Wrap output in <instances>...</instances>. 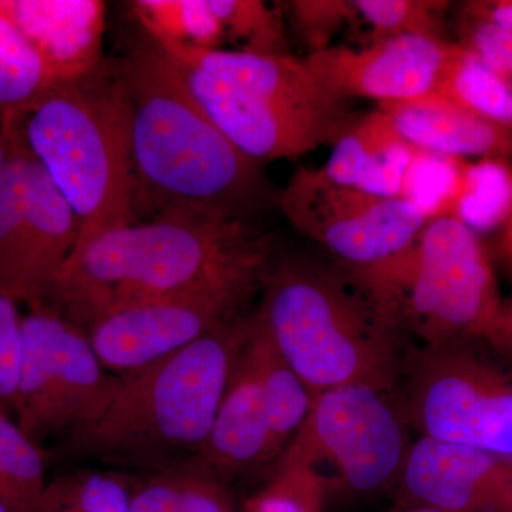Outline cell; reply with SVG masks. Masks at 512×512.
I'll use <instances>...</instances> for the list:
<instances>
[{"instance_id":"7","label":"cell","mask_w":512,"mask_h":512,"mask_svg":"<svg viewBox=\"0 0 512 512\" xmlns=\"http://www.w3.org/2000/svg\"><path fill=\"white\" fill-rule=\"evenodd\" d=\"M478 342L414 350L404 360L402 413L420 437L512 458V370Z\"/></svg>"},{"instance_id":"39","label":"cell","mask_w":512,"mask_h":512,"mask_svg":"<svg viewBox=\"0 0 512 512\" xmlns=\"http://www.w3.org/2000/svg\"><path fill=\"white\" fill-rule=\"evenodd\" d=\"M501 245H503L505 255H507L512 262V211L510 217H508L507 222L504 224V234Z\"/></svg>"},{"instance_id":"32","label":"cell","mask_w":512,"mask_h":512,"mask_svg":"<svg viewBox=\"0 0 512 512\" xmlns=\"http://www.w3.org/2000/svg\"><path fill=\"white\" fill-rule=\"evenodd\" d=\"M225 29L227 40L244 52L289 55L285 29L278 15L259 0H208Z\"/></svg>"},{"instance_id":"6","label":"cell","mask_w":512,"mask_h":512,"mask_svg":"<svg viewBox=\"0 0 512 512\" xmlns=\"http://www.w3.org/2000/svg\"><path fill=\"white\" fill-rule=\"evenodd\" d=\"M357 279L423 346L483 340L503 303L477 232L451 217L427 222L406 254Z\"/></svg>"},{"instance_id":"20","label":"cell","mask_w":512,"mask_h":512,"mask_svg":"<svg viewBox=\"0 0 512 512\" xmlns=\"http://www.w3.org/2000/svg\"><path fill=\"white\" fill-rule=\"evenodd\" d=\"M416 151L397 133L387 114L377 109L349 124L320 170L333 183L382 197H400Z\"/></svg>"},{"instance_id":"13","label":"cell","mask_w":512,"mask_h":512,"mask_svg":"<svg viewBox=\"0 0 512 512\" xmlns=\"http://www.w3.org/2000/svg\"><path fill=\"white\" fill-rule=\"evenodd\" d=\"M454 47L434 37H384L362 49L329 46L303 60L333 99L359 97L383 106L436 93Z\"/></svg>"},{"instance_id":"9","label":"cell","mask_w":512,"mask_h":512,"mask_svg":"<svg viewBox=\"0 0 512 512\" xmlns=\"http://www.w3.org/2000/svg\"><path fill=\"white\" fill-rule=\"evenodd\" d=\"M120 375L101 365L89 336L40 303L22 319L16 423L30 440L76 433L104 412Z\"/></svg>"},{"instance_id":"36","label":"cell","mask_w":512,"mask_h":512,"mask_svg":"<svg viewBox=\"0 0 512 512\" xmlns=\"http://www.w3.org/2000/svg\"><path fill=\"white\" fill-rule=\"evenodd\" d=\"M458 46L512 84V30L460 15Z\"/></svg>"},{"instance_id":"1","label":"cell","mask_w":512,"mask_h":512,"mask_svg":"<svg viewBox=\"0 0 512 512\" xmlns=\"http://www.w3.org/2000/svg\"><path fill=\"white\" fill-rule=\"evenodd\" d=\"M269 245L242 218L163 212L74 251L43 302L84 332L114 309L264 278Z\"/></svg>"},{"instance_id":"35","label":"cell","mask_w":512,"mask_h":512,"mask_svg":"<svg viewBox=\"0 0 512 512\" xmlns=\"http://www.w3.org/2000/svg\"><path fill=\"white\" fill-rule=\"evenodd\" d=\"M19 302L0 292V412L12 416L18 392L22 356V319Z\"/></svg>"},{"instance_id":"34","label":"cell","mask_w":512,"mask_h":512,"mask_svg":"<svg viewBox=\"0 0 512 512\" xmlns=\"http://www.w3.org/2000/svg\"><path fill=\"white\" fill-rule=\"evenodd\" d=\"M292 19L311 53L328 49L329 40L346 22L356 18L353 0H296L289 3Z\"/></svg>"},{"instance_id":"3","label":"cell","mask_w":512,"mask_h":512,"mask_svg":"<svg viewBox=\"0 0 512 512\" xmlns=\"http://www.w3.org/2000/svg\"><path fill=\"white\" fill-rule=\"evenodd\" d=\"M258 315L312 396L345 386L389 394L404 359L399 328L345 269L305 258L269 264Z\"/></svg>"},{"instance_id":"27","label":"cell","mask_w":512,"mask_h":512,"mask_svg":"<svg viewBox=\"0 0 512 512\" xmlns=\"http://www.w3.org/2000/svg\"><path fill=\"white\" fill-rule=\"evenodd\" d=\"M46 485V460L39 444L0 412V501L10 512H36Z\"/></svg>"},{"instance_id":"15","label":"cell","mask_w":512,"mask_h":512,"mask_svg":"<svg viewBox=\"0 0 512 512\" xmlns=\"http://www.w3.org/2000/svg\"><path fill=\"white\" fill-rule=\"evenodd\" d=\"M106 12L100 0H0V13L36 47L55 83L92 76L104 66Z\"/></svg>"},{"instance_id":"12","label":"cell","mask_w":512,"mask_h":512,"mask_svg":"<svg viewBox=\"0 0 512 512\" xmlns=\"http://www.w3.org/2000/svg\"><path fill=\"white\" fill-rule=\"evenodd\" d=\"M171 60L208 119L256 164L305 156L323 144H333L356 119L350 114L322 116L281 106L190 64Z\"/></svg>"},{"instance_id":"16","label":"cell","mask_w":512,"mask_h":512,"mask_svg":"<svg viewBox=\"0 0 512 512\" xmlns=\"http://www.w3.org/2000/svg\"><path fill=\"white\" fill-rule=\"evenodd\" d=\"M154 43L171 59L204 70L261 99L322 116L349 114L346 101L329 96L306 66L305 60L298 57Z\"/></svg>"},{"instance_id":"41","label":"cell","mask_w":512,"mask_h":512,"mask_svg":"<svg viewBox=\"0 0 512 512\" xmlns=\"http://www.w3.org/2000/svg\"><path fill=\"white\" fill-rule=\"evenodd\" d=\"M0 512H10L8 510V507H6V505L3 504L2 501H0Z\"/></svg>"},{"instance_id":"21","label":"cell","mask_w":512,"mask_h":512,"mask_svg":"<svg viewBox=\"0 0 512 512\" xmlns=\"http://www.w3.org/2000/svg\"><path fill=\"white\" fill-rule=\"evenodd\" d=\"M249 339L254 346L264 390L268 423L269 461L281 456L311 410L313 396L295 370L276 349L258 312L249 316Z\"/></svg>"},{"instance_id":"8","label":"cell","mask_w":512,"mask_h":512,"mask_svg":"<svg viewBox=\"0 0 512 512\" xmlns=\"http://www.w3.org/2000/svg\"><path fill=\"white\" fill-rule=\"evenodd\" d=\"M410 446L407 421L386 393L336 387L313 396L279 463L315 468L330 491L372 495L397 484Z\"/></svg>"},{"instance_id":"11","label":"cell","mask_w":512,"mask_h":512,"mask_svg":"<svg viewBox=\"0 0 512 512\" xmlns=\"http://www.w3.org/2000/svg\"><path fill=\"white\" fill-rule=\"evenodd\" d=\"M264 278L123 306L94 320L86 333L101 365L114 375H127L242 316V308Z\"/></svg>"},{"instance_id":"10","label":"cell","mask_w":512,"mask_h":512,"mask_svg":"<svg viewBox=\"0 0 512 512\" xmlns=\"http://www.w3.org/2000/svg\"><path fill=\"white\" fill-rule=\"evenodd\" d=\"M286 220L353 275L375 272L406 254L429 218L402 197H382L299 168L278 195Z\"/></svg>"},{"instance_id":"24","label":"cell","mask_w":512,"mask_h":512,"mask_svg":"<svg viewBox=\"0 0 512 512\" xmlns=\"http://www.w3.org/2000/svg\"><path fill=\"white\" fill-rule=\"evenodd\" d=\"M512 211V165L508 158L461 163L456 194L447 217L474 232L504 225Z\"/></svg>"},{"instance_id":"25","label":"cell","mask_w":512,"mask_h":512,"mask_svg":"<svg viewBox=\"0 0 512 512\" xmlns=\"http://www.w3.org/2000/svg\"><path fill=\"white\" fill-rule=\"evenodd\" d=\"M128 512H235L218 478L204 468H167L131 491Z\"/></svg>"},{"instance_id":"2","label":"cell","mask_w":512,"mask_h":512,"mask_svg":"<svg viewBox=\"0 0 512 512\" xmlns=\"http://www.w3.org/2000/svg\"><path fill=\"white\" fill-rule=\"evenodd\" d=\"M114 66L130 114L138 207L242 218L261 192L259 164L208 119L173 60L146 35Z\"/></svg>"},{"instance_id":"18","label":"cell","mask_w":512,"mask_h":512,"mask_svg":"<svg viewBox=\"0 0 512 512\" xmlns=\"http://www.w3.org/2000/svg\"><path fill=\"white\" fill-rule=\"evenodd\" d=\"M79 239V222L45 168L29 153L22 303L46 301Z\"/></svg>"},{"instance_id":"33","label":"cell","mask_w":512,"mask_h":512,"mask_svg":"<svg viewBox=\"0 0 512 512\" xmlns=\"http://www.w3.org/2000/svg\"><path fill=\"white\" fill-rule=\"evenodd\" d=\"M461 163L463 160L417 150L400 197L416 205L429 221L447 217L456 194Z\"/></svg>"},{"instance_id":"19","label":"cell","mask_w":512,"mask_h":512,"mask_svg":"<svg viewBox=\"0 0 512 512\" xmlns=\"http://www.w3.org/2000/svg\"><path fill=\"white\" fill-rule=\"evenodd\" d=\"M379 109L410 146L424 153L456 160L512 158L510 131L478 119L439 93Z\"/></svg>"},{"instance_id":"23","label":"cell","mask_w":512,"mask_h":512,"mask_svg":"<svg viewBox=\"0 0 512 512\" xmlns=\"http://www.w3.org/2000/svg\"><path fill=\"white\" fill-rule=\"evenodd\" d=\"M436 93L478 119L512 133V84L457 43L441 73Z\"/></svg>"},{"instance_id":"17","label":"cell","mask_w":512,"mask_h":512,"mask_svg":"<svg viewBox=\"0 0 512 512\" xmlns=\"http://www.w3.org/2000/svg\"><path fill=\"white\" fill-rule=\"evenodd\" d=\"M200 458L204 470L220 480L268 463V423L264 390L254 346L244 340Z\"/></svg>"},{"instance_id":"37","label":"cell","mask_w":512,"mask_h":512,"mask_svg":"<svg viewBox=\"0 0 512 512\" xmlns=\"http://www.w3.org/2000/svg\"><path fill=\"white\" fill-rule=\"evenodd\" d=\"M460 10V15L467 18L485 20L512 30V0H476L463 3Z\"/></svg>"},{"instance_id":"38","label":"cell","mask_w":512,"mask_h":512,"mask_svg":"<svg viewBox=\"0 0 512 512\" xmlns=\"http://www.w3.org/2000/svg\"><path fill=\"white\" fill-rule=\"evenodd\" d=\"M10 151V136L8 127L0 120V174L5 168L6 160H8Z\"/></svg>"},{"instance_id":"29","label":"cell","mask_w":512,"mask_h":512,"mask_svg":"<svg viewBox=\"0 0 512 512\" xmlns=\"http://www.w3.org/2000/svg\"><path fill=\"white\" fill-rule=\"evenodd\" d=\"M131 491L114 474L76 471L47 483L36 512H128Z\"/></svg>"},{"instance_id":"4","label":"cell","mask_w":512,"mask_h":512,"mask_svg":"<svg viewBox=\"0 0 512 512\" xmlns=\"http://www.w3.org/2000/svg\"><path fill=\"white\" fill-rule=\"evenodd\" d=\"M2 120L76 214L74 251L104 232L137 222L130 114L114 62L92 76L52 84L28 107Z\"/></svg>"},{"instance_id":"26","label":"cell","mask_w":512,"mask_h":512,"mask_svg":"<svg viewBox=\"0 0 512 512\" xmlns=\"http://www.w3.org/2000/svg\"><path fill=\"white\" fill-rule=\"evenodd\" d=\"M131 8L154 42L214 50L227 40L208 0H137Z\"/></svg>"},{"instance_id":"22","label":"cell","mask_w":512,"mask_h":512,"mask_svg":"<svg viewBox=\"0 0 512 512\" xmlns=\"http://www.w3.org/2000/svg\"><path fill=\"white\" fill-rule=\"evenodd\" d=\"M9 130L10 151L0 174V292L22 303L26 237V171L29 151Z\"/></svg>"},{"instance_id":"28","label":"cell","mask_w":512,"mask_h":512,"mask_svg":"<svg viewBox=\"0 0 512 512\" xmlns=\"http://www.w3.org/2000/svg\"><path fill=\"white\" fill-rule=\"evenodd\" d=\"M55 80L22 30L0 13V119L13 116Z\"/></svg>"},{"instance_id":"5","label":"cell","mask_w":512,"mask_h":512,"mask_svg":"<svg viewBox=\"0 0 512 512\" xmlns=\"http://www.w3.org/2000/svg\"><path fill=\"white\" fill-rule=\"evenodd\" d=\"M249 316L191 343L121 382L104 412L67 437L77 456L110 463L161 467L200 451L244 340Z\"/></svg>"},{"instance_id":"40","label":"cell","mask_w":512,"mask_h":512,"mask_svg":"<svg viewBox=\"0 0 512 512\" xmlns=\"http://www.w3.org/2000/svg\"><path fill=\"white\" fill-rule=\"evenodd\" d=\"M394 512H446L429 505H399Z\"/></svg>"},{"instance_id":"14","label":"cell","mask_w":512,"mask_h":512,"mask_svg":"<svg viewBox=\"0 0 512 512\" xmlns=\"http://www.w3.org/2000/svg\"><path fill=\"white\" fill-rule=\"evenodd\" d=\"M399 505L446 512H512V458L420 437L410 446Z\"/></svg>"},{"instance_id":"30","label":"cell","mask_w":512,"mask_h":512,"mask_svg":"<svg viewBox=\"0 0 512 512\" xmlns=\"http://www.w3.org/2000/svg\"><path fill=\"white\" fill-rule=\"evenodd\" d=\"M450 5L437 0H353L357 16L373 29V40L396 36L444 39Z\"/></svg>"},{"instance_id":"31","label":"cell","mask_w":512,"mask_h":512,"mask_svg":"<svg viewBox=\"0 0 512 512\" xmlns=\"http://www.w3.org/2000/svg\"><path fill=\"white\" fill-rule=\"evenodd\" d=\"M330 484L302 464L279 463L274 476L244 503V512H323Z\"/></svg>"}]
</instances>
